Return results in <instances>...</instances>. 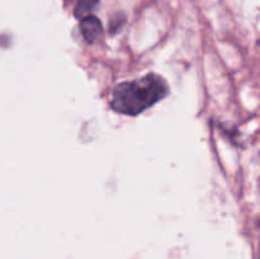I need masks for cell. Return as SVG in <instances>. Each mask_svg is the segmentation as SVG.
<instances>
[{"instance_id": "3", "label": "cell", "mask_w": 260, "mask_h": 259, "mask_svg": "<svg viewBox=\"0 0 260 259\" xmlns=\"http://www.w3.org/2000/svg\"><path fill=\"white\" fill-rule=\"evenodd\" d=\"M98 4L99 0H78L75 10H74L75 17L79 18V19H83V18L88 17V15H91L90 13L95 9Z\"/></svg>"}, {"instance_id": "1", "label": "cell", "mask_w": 260, "mask_h": 259, "mask_svg": "<svg viewBox=\"0 0 260 259\" xmlns=\"http://www.w3.org/2000/svg\"><path fill=\"white\" fill-rule=\"evenodd\" d=\"M168 91L169 88L164 78L156 74H147L114 86L111 95V108L118 113L136 116L165 98Z\"/></svg>"}, {"instance_id": "2", "label": "cell", "mask_w": 260, "mask_h": 259, "mask_svg": "<svg viewBox=\"0 0 260 259\" xmlns=\"http://www.w3.org/2000/svg\"><path fill=\"white\" fill-rule=\"evenodd\" d=\"M80 32L86 42H96L103 33L101 20L94 15H88V17L83 18V19H80Z\"/></svg>"}]
</instances>
